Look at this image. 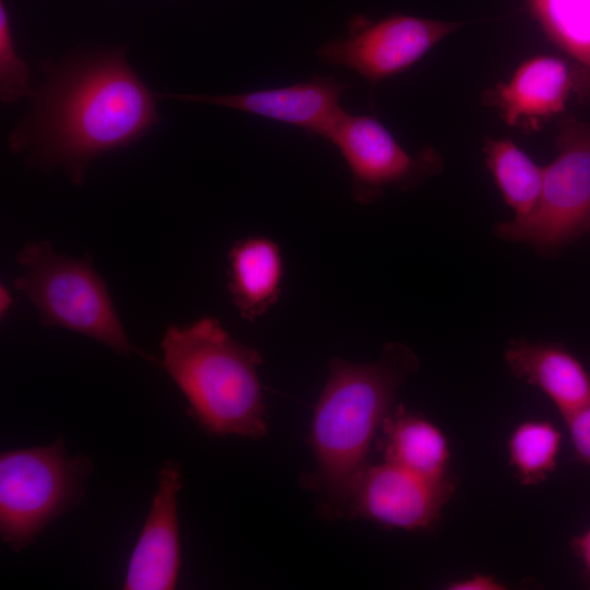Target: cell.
<instances>
[{
    "label": "cell",
    "instance_id": "cell-19",
    "mask_svg": "<svg viewBox=\"0 0 590 590\" xmlns=\"http://www.w3.org/2000/svg\"><path fill=\"white\" fill-rule=\"evenodd\" d=\"M31 72L17 54L8 8L0 1V97L14 103L31 95Z\"/></svg>",
    "mask_w": 590,
    "mask_h": 590
},
{
    "label": "cell",
    "instance_id": "cell-14",
    "mask_svg": "<svg viewBox=\"0 0 590 590\" xmlns=\"http://www.w3.org/2000/svg\"><path fill=\"white\" fill-rule=\"evenodd\" d=\"M227 258L233 304L245 320L253 321L281 297L284 266L280 246L267 236H249L234 241Z\"/></svg>",
    "mask_w": 590,
    "mask_h": 590
},
{
    "label": "cell",
    "instance_id": "cell-5",
    "mask_svg": "<svg viewBox=\"0 0 590 590\" xmlns=\"http://www.w3.org/2000/svg\"><path fill=\"white\" fill-rule=\"evenodd\" d=\"M92 471L84 456H69L61 439L0 456V533L20 551L83 496Z\"/></svg>",
    "mask_w": 590,
    "mask_h": 590
},
{
    "label": "cell",
    "instance_id": "cell-1",
    "mask_svg": "<svg viewBox=\"0 0 590 590\" xmlns=\"http://www.w3.org/2000/svg\"><path fill=\"white\" fill-rule=\"evenodd\" d=\"M45 68L47 80L32 94V110L11 133L10 146L39 166L63 168L79 186L92 160L132 144L161 120L125 48Z\"/></svg>",
    "mask_w": 590,
    "mask_h": 590
},
{
    "label": "cell",
    "instance_id": "cell-13",
    "mask_svg": "<svg viewBox=\"0 0 590 590\" xmlns=\"http://www.w3.org/2000/svg\"><path fill=\"white\" fill-rule=\"evenodd\" d=\"M505 361L517 378L538 387L564 418L590 402V375L567 349L555 343L514 340Z\"/></svg>",
    "mask_w": 590,
    "mask_h": 590
},
{
    "label": "cell",
    "instance_id": "cell-3",
    "mask_svg": "<svg viewBox=\"0 0 590 590\" xmlns=\"http://www.w3.org/2000/svg\"><path fill=\"white\" fill-rule=\"evenodd\" d=\"M163 366L189 402V413L210 434L261 438L266 408L258 367L261 354L234 339L213 317L169 327Z\"/></svg>",
    "mask_w": 590,
    "mask_h": 590
},
{
    "label": "cell",
    "instance_id": "cell-11",
    "mask_svg": "<svg viewBox=\"0 0 590 590\" xmlns=\"http://www.w3.org/2000/svg\"><path fill=\"white\" fill-rule=\"evenodd\" d=\"M180 486L179 463L164 462L150 512L129 558L123 589L169 590L176 587L180 568L177 516Z\"/></svg>",
    "mask_w": 590,
    "mask_h": 590
},
{
    "label": "cell",
    "instance_id": "cell-16",
    "mask_svg": "<svg viewBox=\"0 0 590 590\" xmlns=\"http://www.w3.org/2000/svg\"><path fill=\"white\" fill-rule=\"evenodd\" d=\"M544 33L570 59L574 93L590 103V0H528Z\"/></svg>",
    "mask_w": 590,
    "mask_h": 590
},
{
    "label": "cell",
    "instance_id": "cell-23",
    "mask_svg": "<svg viewBox=\"0 0 590 590\" xmlns=\"http://www.w3.org/2000/svg\"><path fill=\"white\" fill-rule=\"evenodd\" d=\"M1 296L4 297V302L1 300V311L3 312V310L5 311L7 308H8V306L10 305V304H9L10 302L7 300V299L10 298V297H9V294L7 293L5 290H4V293H3V288H2Z\"/></svg>",
    "mask_w": 590,
    "mask_h": 590
},
{
    "label": "cell",
    "instance_id": "cell-17",
    "mask_svg": "<svg viewBox=\"0 0 590 590\" xmlns=\"http://www.w3.org/2000/svg\"><path fill=\"white\" fill-rule=\"evenodd\" d=\"M483 152L505 202L514 211V220L524 219L540 198L544 167L509 139L486 138Z\"/></svg>",
    "mask_w": 590,
    "mask_h": 590
},
{
    "label": "cell",
    "instance_id": "cell-9",
    "mask_svg": "<svg viewBox=\"0 0 590 590\" xmlns=\"http://www.w3.org/2000/svg\"><path fill=\"white\" fill-rule=\"evenodd\" d=\"M455 481L430 479L384 461L369 465L351 496L347 518L406 531L428 530L452 497Z\"/></svg>",
    "mask_w": 590,
    "mask_h": 590
},
{
    "label": "cell",
    "instance_id": "cell-6",
    "mask_svg": "<svg viewBox=\"0 0 590 590\" xmlns=\"http://www.w3.org/2000/svg\"><path fill=\"white\" fill-rule=\"evenodd\" d=\"M556 146L534 209L524 219L498 223V237L552 252L590 232V121L564 119Z\"/></svg>",
    "mask_w": 590,
    "mask_h": 590
},
{
    "label": "cell",
    "instance_id": "cell-20",
    "mask_svg": "<svg viewBox=\"0 0 590 590\" xmlns=\"http://www.w3.org/2000/svg\"><path fill=\"white\" fill-rule=\"evenodd\" d=\"M575 458L590 467V402L564 417Z\"/></svg>",
    "mask_w": 590,
    "mask_h": 590
},
{
    "label": "cell",
    "instance_id": "cell-7",
    "mask_svg": "<svg viewBox=\"0 0 590 590\" xmlns=\"http://www.w3.org/2000/svg\"><path fill=\"white\" fill-rule=\"evenodd\" d=\"M462 25L406 14L380 20L356 14L347 23V34L323 43L317 56L326 64L357 72L374 91L380 81L410 69Z\"/></svg>",
    "mask_w": 590,
    "mask_h": 590
},
{
    "label": "cell",
    "instance_id": "cell-2",
    "mask_svg": "<svg viewBox=\"0 0 590 590\" xmlns=\"http://www.w3.org/2000/svg\"><path fill=\"white\" fill-rule=\"evenodd\" d=\"M417 367L413 351L398 342L387 343L373 363L330 362L309 436L316 470L300 479L328 520L346 517L352 493L368 467L375 435L400 386Z\"/></svg>",
    "mask_w": 590,
    "mask_h": 590
},
{
    "label": "cell",
    "instance_id": "cell-12",
    "mask_svg": "<svg viewBox=\"0 0 590 590\" xmlns=\"http://www.w3.org/2000/svg\"><path fill=\"white\" fill-rule=\"evenodd\" d=\"M574 92L570 63L554 56H536L522 62L506 83L485 93V102L498 109L512 128L533 132L566 109Z\"/></svg>",
    "mask_w": 590,
    "mask_h": 590
},
{
    "label": "cell",
    "instance_id": "cell-21",
    "mask_svg": "<svg viewBox=\"0 0 590 590\" xmlns=\"http://www.w3.org/2000/svg\"><path fill=\"white\" fill-rule=\"evenodd\" d=\"M447 590H506L508 587L498 578L488 574L474 573L470 576L452 580L446 585Z\"/></svg>",
    "mask_w": 590,
    "mask_h": 590
},
{
    "label": "cell",
    "instance_id": "cell-15",
    "mask_svg": "<svg viewBox=\"0 0 590 590\" xmlns=\"http://www.w3.org/2000/svg\"><path fill=\"white\" fill-rule=\"evenodd\" d=\"M378 441L384 461L430 479L450 476L447 436L423 415L397 405L384 418Z\"/></svg>",
    "mask_w": 590,
    "mask_h": 590
},
{
    "label": "cell",
    "instance_id": "cell-18",
    "mask_svg": "<svg viewBox=\"0 0 590 590\" xmlns=\"http://www.w3.org/2000/svg\"><path fill=\"white\" fill-rule=\"evenodd\" d=\"M562 439L560 430L547 420H527L512 428L506 448L521 485L540 484L555 471Z\"/></svg>",
    "mask_w": 590,
    "mask_h": 590
},
{
    "label": "cell",
    "instance_id": "cell-8",
    "mask_svg": "<svg viewBox=\"0 0 590 590\" xmlns=\"http://www.w3.org/2000/svg\"><path fill=\"white\" fill-rule=\"evenodd\" d=\"M339 151L351 173L353 201L367 205L389 188L410 190L442 166L430 146L410 154L375 116L343 111L326 139Z\"/></svg>",
    "mask_w": 590,
    "mask_h": 590
},
{
    "label": "cell",
    "instance_id": "cell-10",
    "mask_svg": "<svg viewBox=\"0 0 590 590\" xmlns=\"http://www.w3.org/2000/svg\"><path fill=\"white\" fill-rule=\"evenodd\" d=\"M350 86L332 76L314 75L284 86L235 94H156L158 98L231 108L295 127L310 137L327 139L343 114L341 97Z\"/></svg>",
    "mask_w": 590,
    "mask_h": 590
},
{
    "label": "cell",
    "instance_id": "cell-22",
    "mask_svg": "<svg viewBox=\"0 0 590 590\" xmlns=\"http://www.w3.org/2000/svg\"><path fill=\"white\" fill-rule=\"evenodd\" d=\"M576 556L581 560L590 588V527L582 533L575 535L570 542Z\"/></svg>",
    "mask_w": 590,
    "mask_h": 590
},
{
    "label": "cell",
    "instance_id": "cell-4",
    "mask_svg": "<svg viewBox=\"0 0 590 590\" xmlns=\"http://www.w3.org/2000/svg\"><path fill=\"white\" fill-rule=\"evenodd\" d=\"M16 261L25 272L15 287L33 303L44 324L82 333L119 354L134 351L107 285L90 260L59 253L47 241H31Z\"/></svg>",
    "mask_w": 590,
    "mask_h": 590
}]
</instances>
